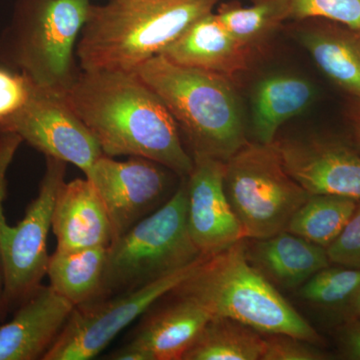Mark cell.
<instances>
[{
  "label": "cell",
  "instance_id": "cell-11",
  "mask_svg": "<svg viewBox=\"0 0 360 360\" xmlns=\"http://www.w3.org/2000/svg\"><path fill=\"white\" fill-rule=\"evenodd\" d=\"M172 170L143 158L118 161L101 155L85 174L96 187L110 217L113 241L165 205ZM112 241V243H113Z\"/></svg>",
  "mask_w": 360,
  "mask_h": 360
},
{
  "label": "cell",
  "instance_id": "cell-7",
  "mask_svg": "<svg viewBox=\"0 0 360 360\" xmlns=\"http://www.w3.org/2000/svg\"><path fill=\"white\" fill-rule=\"evenodd\" d=\"M224 188L245 238L286 231L309 194L286 172L276 144L248 142L225 161Z\"/></svg>",
  "mask_w": 360,
  "mask_h": 360
},
{
  "label": "cell",
  "instance_id": "cell-25",
  "mask_svg": "<svg viewBox=\"0 0 360 360\" xmlns=\"http://www.w3.org/2000/svg\"><path fill=\"white\" fill-rule=\"evenodd\" d=\"M360 290V269L345 266L319 270L303 283L302 300L317 305L331 307L352 300Z\"/></svg>",
  "mask_w": 360,
  "mask_h": 360
},
{
  "label": "cell",
  "instance_id": "cell-31",
  "mask_svg": "<svg viewBox=\"0 0 360 360\" xmlns=\"http://www.w3.org/2000/svg\"><path fill=\"white\" fill-rule=\"evenodd\" d=\"M350 122L357 143L360 146V99H355L354 106L350 111Z\"/></svg>",
  "mask_w": 360,
  "mask_h": 360
},
{
  "label": "cell",
  "instance_id": "cell-10",
  "mask_svg": "<svg viewBox=\"0 0 360 360\" xmlns=\"http://www.w3.org/2000/svg\"><path fill=\"white\" fill-rule=\"evenodd\" d=\"M1 132H13L44 156L79 168L84 175L103 155L94 135L66 101L65 92L33 82L30 101Z\"/></svg>",
  "mask_w": 360,
  "mask_h": 360
},
{
  "label": "cell",
  "instance_id": "cell-1",
  "mask_svg": "<svg viewBox=\"0 0 360 360\" xmlns=\"http://www.w3.org/2000/svg\"><path fill=\"white\" fill-rule=\"evenodd\" d=\"M65 96L104 155L146 158L179 177L193 170L174 118L134 71L80 70Z\"/></svg>",
  "mask_w": 360,
  "mask_h": 360
},
{
  "label": "cell",
  "instance_id": "cell-33",
  "mask_svg": "<svg viewBox=\"0 0 360 360\" xmlns=\"http://www.w3.org/2000/svg\"><path fill=\"white\" fill-rule=\"evenodd\" d=\"M352 309L357 317L360 319V290L356 293V295L352 298Z\"/></svg>",
  "mask_w": 360,
  "mask_h": 360
},
{
  "label": "cell",
  "instance_id": "cell-30",
  "mask_svg": "<svg viewBox=\"0 0 360 360\" xmlns=\"http://www.w3.org/2000/svg\"><path fill=\"white\" fill-rule=\"evenodd\" d=\"M341 343L345 357L360 360V319H352L341 333Z\"/></svg>",
  "mask_w": 360,
  "mask_h": 360
},
{
  "label": "cell",
  "instance_id": "cell-23",
  "mask_svg": "<svg viewBox=\"0 0 360 360\" xmlns=\"http://www.w3.org/2000/svg\"><path fill=\"white\" fill-rule=\"evenodd\" d=\"M359 202L345 196L309 195L291 217L286 231L328 248L347 226Z\"/></svg>",
  "mask_w": 360,
  "mask_h": 360
},
{
  "label": "cell",
  "instance_id": "cell-16",
  "mask_svg": "<svg viewBox=\"0 0 360 360\" xmlns=\"http://www.w3.org/2000/svg\"><path fill=\"white\" fill-rule=\"evenodd\" d=\"M51 229L59 250L108 248L112 243L110 217L96 187L87 177L65 181L59 188Z\"/></svg>",
  "mask_w": 360,
  "mask_h": 360
},
{
  "label": "cell",
  "instance_id": "cell-15",
  "mask_svg": "<svg viewBox=\"0 0 360 360\" xmlns=\"http://www.w3.org/2000/svg\"><path fill=\"white\" fill-rule=\"evenodd\" d=\"M75 305L51 285H40L0 326V360H42L58 340Z\"/></svg>",
  "mask_w": 360,
  "mask_h": 360
},
{
  "label": "cell",
  "instance_id": "cell-26",
  "mask_svg": "<svg viewBox=\"0 0 360 360\" xmlns=\"http://www.w3.org/2000/svg\"><path fill=\"white\" fill-rule=\"evenodd\" d=\"M290 18L324 20L360 30V0H290Z\"/></svg>",
  "mask_w": 360,
  "mask_h": 360
},
{
  "label": "cell",
  "instance_id": "cell-24",
  "mask_svg": "<svg viewBox=\"0 0 360 360\" xmlns=\"http://www.w3.org/2000/svg\"><path fill=\"white\" fill-rule=\"evenodd\" d=\"M221 25L240 44L250 47L264 40L290 18V0H255L250 6H222L217 13Z\"/></svg>",
  "mask_w": 360,
  "mask_h": 360
},
{
  "label": "cell",
  "instance_id": "cell-20",
  "mask_svg": "<svg viewBox=\"0 0 360 360\" xmlns=\"http://www.w3.org/2000/svg\"><path fill=\"white\" fill-rule=\"evenodd\" d=\"M312 97L314 89L303 78L279 75L262 80L252 98L253 134L257 142L274 143L279 127L302 113Z\"/></svg>",
  "mask_w": 360,
  "mask_h": 360
},
{
  "label": "cell",
  "instance_id": "cell-21",
  "mask_svg": "<svg viewBox=\"0 0 360 360\" xmlns=\"http://www.w3.org/2000/svg\"><path fill=\"white\" fill-rule=\"evenodd\" d=\"M108 248L56 250L49 257V285L75 307L96 300L101 292Z\"/></svg>",
  "mask_w": 360,
  "mask_h": 360
},
{
  "label": "cell",
  "instance_id": "cell-3",
  "mask_svg": "<svg viewBox=\"0 0 360 360\" xmlns=\"http://www.w3.org/2000/svg\"><path fill=\"white\" fill-rule=\"evenodd\" d=\"M134 72L165 103L191 156L227 161L248 143L243 108L231 78L176 65L162 54Z\"/></svg>",
  "mask_w": 360,
  "mask_h": 360
},
{
  "label": "cell",
  "instance_id": "cell-13",
  "mask_svg": "<svg viewBox=\"0 0 360 360\" xmlns=\"http://www.w3.org/2000/svg\"><path fill=\"white\" fill-rule=\"evenodd\" d=\"M169 302H158L142 315L129 342L105 359L182 360L212 314L191 298L170 291Z\"/></svg>",
  "mask_w": 360,
  "mask_h": 360
},
{
  "label": "cell",
  "instance_id": "cell-17",
  "mask_svg": "<svg viewBox=\"0 0 360 360\" xmlns=\"http://www.w3.org/2000/svg\"><path fill=\"white\" fill-rule=\"evenodd\" d=\"M250 51L225 30L212 11L189 26L161 54L176 65L232 78L248 68Z\"/></svg>",
  "mask_w": 360,
  "mask_h": 360
},
{
  "label": "cell",
  "instance_id": "cell-28",
  "mask_svg": "<svg viewBox=\"0 0 360 360\" xmlns=\"http://www.w3.org/2000/svg\"><path fill=\"white\" fill-rule=\"evenodd\" d=\"M262 360H321L326 359L314 343L292 335H265Z\"/></svg>",
  "mask_w": 360,
  "mask_h": 360
},
{
  "label": "cell",
  "instance_id": "cell-29",
  "mask_svg": "<svg viewBox=\"0 0 360 360\" xmlns=\"http://www.w3.org/2000/svg\"><path fill=\"white\" fill-rule=\"evenodd\" d=\"M329 262L360 269V203L338 238L326 248Z\"/></svg>",
  "mask_w": 360,
  "mask_h": 360
},
{
  "label": "cell",
  "instance_id": "cell-5",
  "mask_svg": "<svg viewBox=\"0 0 360 360\" xmlns=\"http://www.w3.org/2000/svg\"><path fill=\"white\" fill-rule=\"evenodd\" d=\"M91 6L90 0H16L0 37V63L65 92L80 71L75 52Z\"/></svg>",
  "mask_w": 360,
  "mask_h": 360
},
{
  "label": "cell",
  "instance_id": "cell-14",
  "mask_svg": "<svg viewBox=\"0 0 360 360\" xmlns=\"http://www.w3.org/2000/svg\"><path fill=\"white\" fill-rule=\"evenodd\" d=\"M288 174L309 195L360 200V155L345 144L322 139L274 141Z\"/></svg>",
  "mask_w": 360,
  "mask_h": 360
},
{
  "label": "cell",
  "instance_id": "cell-4",
  "mask_svg": "<svg viewBox=\"0 0 360 360\" xmlns=\"http://www.w3.org/2000/svg\"><path fill=\"white\" fill-rule=\"evenodd\" d=\"M172 292L200 303L212 316L236 319L262 335L283 333L314 345L321 342L316 330L248 262L245 239L205 255Z\"/></svg>",
  "mask_w": 360,
  "mask_h": 360
},
{
  "label": "cell",
  "instance_id": "cell-9",
  "mask_svg": "<svg viewBox=\"0 0 360 360\" xmlns=\"http://www.w3.org/2000/svg\"><path fill=\"white\" fill-rule=\"evenodd\" d=\"M205 255L139 290L77 305L42 360H89L156 302L191 276Z\"/></svg>",
  "mask_w": 360,
  "mask_h": 360
},
{
  "label": "cell",
  "instance_id": "cell-32",
  "mask_svg": "<svg viewBox=\"0 0 360 360\" xmlns=\"http://www.w3.org/2000/svg\"><path fill=\"white\" fill-rule=\"evenodd\" d=\"M7 312L6 303H4V277L2 269L1 258H0V326L6 321Z\"/></svg>",
  "mask_w": 360,
  "mask_h": 360
},
{
  "label": "cell",
  "instance_id": "cell-2",
  "mask_svg": "<svg viewBox=\"0 0 360 360\" xmlns=\"http://www.w3.org/2000/svg\"><path fill=\"white\" fill-rule=\"evenodd\" d=\"M220 0H108L90 8L78 39L82 70L135 71Z\"/></svg>",
  "mask_w": 360,
  "mask_h": 360
},
{
  "label": "cell",
  "instance_id": "cell-8",
  "mask_svg": "<svg viewBox=\"0 0 360 360\" xmlns=\"http://www.w3.org/2000/svg\"><path fill=\"white\" fill-rule=\"evenodd\" d=\"M45 172L39 193L18 224H7L0 210V258L4 277V303L13 314L41 285L49 257L47 239L59 188L65 182L68 163L45 156Z\"/></svg>",
  "mask_w": 360,
  "mask_h": 360
},
{
  "label": "cell",
  "instance_id": "cell-27",
  "mask_svg": "<svg viewBox=\"0 0 360 360\" xmlns=\"http://www.w3.org/2000/svg\"><path fill=\"white\" fill-rule=\"evenodd\" d=\"M32 89L25 73L0 63V131L25 108Z\"/></svg>",
  "mask_w": 360,
  "mask_h": 360
},
{
  "label": "cell",
  "instance_id": "cell-19",
  "mask_svg": "<svg viewBox=\"0 0 360 360\" xmlns=\"http://www.w3.org/2000/svg\"><path fill=\"white\" fill-rule=\"evenodd\" d=\"M300 40L331 82L360 99V30L326 20L305 30Z\"/></svg>",
  "mask_w": 360,
  "mask_h": 360
},
{
  "label": "cell",
  "instance_id": "cell-6",
  "mask_svg": "<svg viewBox=\"0 0 360 360\" xmlns=\"http://www.w3.org/2000/svg\"><path fill=\"white\" fill-rule=\"evenodd\" d=\"M201 257L187 226L186 176L165 205L108 246L96 300L139 290Z\"/></svg>",
  "mask_w": 360,
  "mask_h": 360
},
{
  "label": "cell",
  "instance_id": "cell-22",
  "mask_svg": "<svg viewBox=\"0 0 360 360\" xmlns=\"http://www.w3.org/2000/svg\"><path fill=\"white\" fill-rule=\"evenodd\" d=\"M264 336L236 319L213 316L182 360H258Z\"/></svg>",
  "mask_w": 360,
  "mask_h": 360
},
{
  "label": "cell",
  "instance_id": "cell-18",
  "mask_svg": "<svg viewBox=\"0 0 360 360\" xmlns=\"http://www.w3.org/2000/svg\"><path fill=\"white\" fill-rule=\"evenodd\" d=\"M245 255L270 283L285 290L300 288L330 262L326 248L288 231L245 241Z\"/></svg>",
  "mask_w": 360,
  "mask_h": 360
},
{
  "label": "cell",
  "instance_id": "cell-12",
  "mask_svg": "<svg viewBox=\"0 0 360 360\" xmlns=\"http://www.w3.org/2000/svg\"><path fill=\"white\" fill-rule=\"evenodd\" d=\"M186 176L187 226L201 255H212L245 239L224 188L225 161L194 155Z\"/></svg>",
  "mask_w": 360,
  "mask_h": 360
}]
</instances>
